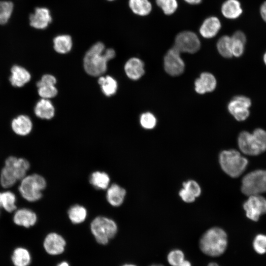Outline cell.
<instances>
[{
    "label": "cell",
    "instance_id": "47",
    "mask_svg": "<svg viewBox=\"0 0 266 266\" xmlns=\"http://www.w3.org/2000/svg\"><path fill=\"white\" fill-rule=\"evenodd\" d=\"M150 266H164L161 264H153V265H151Z\"/></svg>",
    "mask_w": 266,
    "mask_h": 266
},
{
    "label": "cell",
    "instance_id": "36",
    "mask_svg": "<svg viewBox=\"0 0 266 266\" xmlns=\"http://www.w3.org/2000/svg\"><path fill=\"white\" fill-rule=\"evenodd\" d=\"M185 260V255L179 249H174L170 251L167 256V261L171 266H178Z\"/></svg>",
    "mask_w": 266,
    "mask_h": 266
},
{
    "label": "cell",
    "instance_id": "1",
    "mask_svg": "<svg viewBox=\"0 0 266 266\" xmlns=\"http://www.w3.org/2000/svg\"><path fill=\"white\" fill-rule=\"evenodd\" d=\"M115 56L114 49L108 48L105 50L103 43L98 42L91 46L84 56V69L90 75H100L106 70L107 62Z\"/></svg>",
    "mask_w": 266,
    "mask_h": 266
},
{
    "label": "cell",
    "instance_id": "30",
    "mask_svg": "<svg viewBox=\"0 0 266 266\" xmlns=\"http://www.w3.org/2000/svg\"><path fill=\"white\" fill-rule=\"evenodd\" d=\"M110 177L105 172L97 171L92 173L90 177V183L96 189H107L110 183Z\"/></svg>",
    "mask_w": 266,
    "mask_h": 266
},
{
    "label": "cell",
    "instance_id": "22",
    "mask_svg": "<svg viewBox=\"0 0 266 266\" xmlns=\"http://www.w3.org/2000/svg\"><path fill=\"white\" fill-rule=\"evenodd\" d=\"M221 11L223 16L228 19H236L243 12L238 0H226L222 4Z\"/></svg>",
    "mask_w": 266,
    "mask_h": 266
},
{
    "label": "cell",
    "instance_id": "33",
    "mask_svg": "<svg viewBox=\"0 0 266 266\" xmlns=\"http://www.w3.org/2000/svg\"><path fill=\"white\" fill-rule=\"evenodd\" d=\"M98 83L101 86L102 92L106 96L109 97L114 95L117 91V83L110 76L100 77L98 80Z\"/></svg>",
    "mask_w": 266,
    "mask_h": 266
},
{
    "label": "cell",
    "instance_id": "8",
    "mask_svg": "<svg viewBox=\"0 0 266 266\" xmlns=\"http://www.w3.org/2000/svg\"><path fill=\"white\" fill-rule=\"evenodd\" d=\"M200 45V38L196 33L184 31L176 35L173 47L180 53L193 54L199 50Z\"/></svg>",
    "mask_w": 266,
    "mask_h": 266
},
{
    "label": "cell",
    "instance_id": "27",
    "mask_svg": "<svg viewBox=\"0 0 266 266\" xmlns=\"http://www.w3.org/2000/svg\"><path fill=\"white\" fill-rule=\"evenodd\" d=\"M53 42L54 50L60 54L68 53L71 50L72 46L71 37L67 34H61L55 36Z\"/></svg>",
    "mask_w": 266,
    "mask_h": 266
},
{
    "label": "cell",
    "instance_id": "18",
    "mask_svg": "<svg viewBox=\"0 0 266 266\" xmlns=\"http://www.w3.org/2000/svg\"><path fill=\"white\" fill-rule=\"evenodd\" d=\"M10 72L9 81L15 87H23L31 79V73L23 66L14 65L11 67Z\"/></svg>",
    "mask_w": 266,
    "mask_h": 266
},
{
    "label": "cell",
    "instance_id": "11",
    "mask_svg": "<svg viewBox=\"0 0 266 266\" xmlns=\"http://www.w3.org/2000/svg\"><path fill=\"white\" fill-rule=\"evenodd\" d=\"M243 208L249 219L257 221L261 215L266 213V199L260 195L249 196Z\"/></svg>",
    "mask_w": 266,
    "mask_h": 266
},
{
    "label": "cell",
    "instance_id": "45",
    "mask_svg": "<svg viewBox=\"0 0 266 266\" xmlns=\"http://www.w3.org/2000/svg\"><path fill=\"white\" fill-rule=\"evenodd\" d=\"M207 266H220L215 262H211L208 264Z\"/></svg>",
    "mask_w": 266,
    "mask_h": 266
},
{
    "label": "cell",
    "instance_id": "23",
    "mask_svg": "<svg viewBox=\"0 0 266 266\" xmlns=\"http://www.w3.org/2000/svg\"><path fill=\"white\" fill-rule=\"evenodd\" d=\"M126 194L125 189L116 184H112L108 187L106 192V199L112 206L117 207L123 202Z\"/></svg>",
    "mask_w": 266,
    "mask_h": 266
},
{
    "label": "cell",
    "instance_id": "39",
    "mask_svg": "<svg viewBox=\"0 0 266 266\" xmlns=\"http://www.w3.org/2000/svg\"><path fill=\"white\" fill-rule=\"evenodd\" d=\"M37 88L38 94L41 99L49 100L55 97L58 93L55 86H43Z\"/></svg>",
    "mask_w": 266,
    "mask_h": 266
},
{
    "label": "cell",
    "instance_id": "3",
    "mask_svg": "<svg viewBox=\"0 0 266 266\" xmlns=\"http://www.w3.org/2000/svg\"><path fill=\"white\" fill-rule=\"evenodd\" d=\"M237 142L243 153L250 156L259 155L266 150V131L261 128L255 129L252 133L243 131L238 136Z\"/></svg>",
    "mask_w": 266,
    "mask_h": 266
},
{
    "label": "cell",
    "instance_id": "19",
    "mask_svg": "<svg viewBox=\"0 0 266 266\" xmlns=\"http://www.w3.org/2000/svg\"><path fill=\"white\" fill-rule=\"evenodd\" d=\"M11 126L15 134L20 136H26L31 133L33 126L32 120L28 116L21 114L12 120Z\"/></svg>",
    "mask_w": 266,
    "mask_h": 266
},
{
    "label": "cell",
    "instance_id": "34",
    "mask_svg": "<svg viewBox=\"0 0 266 266\" xmlns=\"http://www.w3.org/2000/svg\"><path fill=\"white\" fill-rule=\"evenodd\" d=\"M217 49L219 54L223 57H232L231 37L224 35L219 38L217 42Z\"/></svg>",
    "mask_w": 266,
    "mask_h": 266
},
{
    "label": "cell",
    "instance_id": "43",
    "mask_svg": "<svg viewBox=\"0 0 266 266\" xmlns=\"http://www.w3.org/2000/svg\"><path fill=\"white\" fill-rule=\"evenodd\" d=\"M178 266H192V265L189 261L185 259Z\"/></svg>",
    "mask_w": 266,
    "mask_h": 266
},
{
    "label": "cell",
    "instance_id": "13",
    "mask_svg": "<svg viewBox=\"0 0 266 266\" xmlns=\"http://www.w3.org/2000/svg\"><path fill=\"white\" fill-rule=\"evenodd\" d=\"M16 157L10 156L5 161L4 166L0 174V183L4 188H9L14 185L18 181L15 161Z\"/></svg>",
    "mask_w": 266,
    "mask_h": 266
},
{
    "label": "cell",
    "instance_id": "40",
    "mask_svg": "<svg viewBox=\"0 0 266 266\" xmlns=\"http://www.w3.org/2000/svg\"><path fill=\"white\" fill-rule=\"evenodd\" d=\"M56 83V78L52 75L47 74L43 75L36 83V86L38 88L43 86H55Z\"/></svg>",
    "mask_w": 266,
    "mask_h": 266
},
{
    "label": "cell",
    "instance_id": "31",
    "mask_svg": "<svg viewBox=\"0 0 266 266\" xmlns=\"http://www.w3.org/2000/svg\"><path fill=\"white\" fill-rule=\"evenodd\" d=\"M14 10V4L11 0H0V26L8 24Z\"/></svg>",
    "mask_w": 266,
    "mask_h": 266
},
{
    "label": "cell",
    "instance_id": "38",
    "mask_svg": "<svg viewBox=\"0 0 266 266\" xmlns=\"http://www.w3.org/2000/svg\"><path fill=\"white\" fill-rule=\"evenodd\" d=\"M141 126L145 129H153L157 123L155 116L150 112H146L141 114L140 118Z\"/></svg>",
    "mask_w": 266,
    "mask_h": 266
},
{
    "label": "cell",
    "instance_id": "48",
    "mask_svg": "<svg viewBox=\"0 0 266 266\" xmlns=\"http://www.w3.org/2000/svg\"><path fill=\"white\" fill-rule=\"evenodd\" d=\"M123 266H135L133 265H132V264H127V265H124Z\"/></svg>",
    "mask_w": 266,
    "mask_h": 266
},
{
    "label": "cell",
    "instance_id": "7",
    "mask_svg": "<svg viewBox=\"0 0 266 266\" xmlns=\"http://www.w3.org/2000/svg\"><path fill=\"white\" fill-rule=\"evenodd\" d=\"M241 189L248 196L266 192V170H257L247 174L242 180Z\"/></svg>",
    "mask_w": 266,
    "mask_h": 266
},
{
    "label": "cell",
    "instance_id": "14",
    "mask_svg": "<svg viewBox=\"0 0 266 266\" xmlns=\"http://www.w3.org/2000/svg\"><path fill=\"white\" fill-rule=\"evenodd\" d=\"M66 244L65 240L61 235L56 233H50L44 238L43 247L48 254L57 255L64 252Z\"/></svg>",
    "mask_w": 266,
    "mask_h": 266
},
{
    "label": "cell",
    "instance_id": "37",
    "mask_svg": "<svg viewBox=\"0 0 266 266\" xmlns=\"http://www.w3.org/2000/svg\"><path fill=\"white\" fill-rule=\"evenodd\" d=\"M255 252L260 255L266 253V235L259 234L255 236L253 242Z\"/></svg>",
    "mask_w": 266,
    "mask_h": 266
},
{
    "label": "cell",
    "instance_id": "35",
    "mask_svg": "<svg viewBox=\"0 0 266 266\" xmlns=\"http://www.w3.org/2000/svg\"><path fill=\"white\" fill-rule=\"evenodd\" d=\"M157 6L166 15L173 14L177 9L178 4L177 0H155Z\"/></svg>",
    "mask_w": 266,
    "mask_h": 266
},
{
    "label": "cell",
    "instance_id": "42",
    "mask_svg": "<svg viewBox=\"0 0 266 266\" xmlns=\"http://www.w3.org/2000/svg\"><path fill=\"white\" fill-rule=\"evenodd\" d=\"M186 2L192 5H197L200 3L202 0H184Z\"/></svg>",
    "mask_w": 266,
    "mask_h": 266
},
{
    "label": "cell",
    "instance_id": "15",
    "mask_svg": "<svg viewBox=\"0 0 266 266\" xmlns=\"http://www.w3.org/2000/svg\"><path fill=\"white\" fill-rule=\"evenodd\" d=\"M37 220L36 213L31 209L26 208L16 210L13 217V221L15 225L27 229L33 226Z\"/></svg>",
    "mask_w": 266,
    "mask_h": 266
},
{
    "label": "cell",
    "instance_id": "9",
    "mask_svg": "<svg viewBox=\"0 0 266 266\" xmlns=\"http://www.w3.org/2000/svg\"><path fill=\"white\" fill-rule=\"evenodd\" d=\"M164 66L165 71L172 76L179 75L184 71L185 64L180 56V52L173 46L166 54Z\"/></svg>",
    "mask_w": 266,
    "mask_h": 266
},
{
    "label": "cell",
    "instance_id": "25",
    "mask_svg": "<svg viewBox=\"0 0 266 266\" xmlns=\"http://www.w3.org/2000/svg\"><path fill=\"white\" fill-rule=\"evenodd\" d=\"M11 259L14 266H29L32 261V257L27 248L17 247L14 249Z\"/></svg>",
    "mask_w": 266,
    "mask_h": 266
},
{
    "label": "cell",
    "instance_id": "46",
    "mask_svg": "<svg viewBox=\"0 0 266 266\" xmlns=\"http://www.w3.org/2000/svg\"><path fill=\"white\" fill-rule=\"evenodd\" d=\"M263 60L265 64L266 65V52L265 53L263 56Z\"/></svg>",
    "mask_w": 266,
    "mask_h": 266
},
{
    "label": "cell",
    "instance_id": "4",
    "mask_svg": "<svg viewBox=\"0 0 266 266\" xmlns=\"http://www.w3.org/2000/svg\"><path fill=\"white\" fill-rule=\"evenodd\" d=\"M219 162L222 170L233 178L240 176L248 164V160L233 149L222 151L219 156Z\"/></svg>",
    "mask_w": 266,
    "mask_h": 266
},
{
    "label": "cell",
    "instance_id": "28",
    "mask_svg": "<svg viewBox=\"0 0 266 266\" xmlns=\"http://www.w3.org/2000/svg\"><path fill=\"white\" fill-rule=\"evenodd\" d=\"M129 5L135 14L145 16L152 11V5L149 0H129Z\"/></svg>",
    "mask_w": 266,
    "mask_h": 266
},
{
    "label": "cell",
    "instance_id": "49",
    "mask_svg": "<svg viewBox=\"0 0 266 266\" xmlns=\"http://www.w3.org/2000/svg\"><path fill=\"white\" fill-rule=\"evenodd\" d=\"M108 1H113V0H107Z\"/></svg>",
    "mask_w": 266,
    "mask_h": 266
},
{
    "label": "cell",
    "instance_id": "5",
    "mask_svg": "<svg viewBox=\"0 0 266 266\" xmlns=\"http://www.w3.org/2000/svg\"><path fill=\"white\" fill-rule=\"evenodd\" d=\"M46 187V181L45 178L39 174L33 173L26 175L21 180L18 190L25 200L34 202L42 198V191Z\"/></svg>",
    "mask_w": 266,
    "mask_h": 266
},
{
    "label": "cell",
    "instance_id": "10",
    "mask_svg": "<svg viewBox=\"0 0 266 266\" xmlns=\"http://www.w3.org/2000/svg\"><path fill=\"white\" fill-rule=\"evenodd\" d=\"M251 105V101L249 98L243 96H237L230 101L228 108L229 112L236 120L243 121L249 117V108Z\"/></svg>",
    "mask_w": 266,
    "mask_h": 266
},
{
    "label": "cell",
    "instance_id": "41",
    "mask_svg": "<svg viewBox=\"0 0 266 266\" xmlns=\"http://www.w3.org/2000/svg\"><path fill=\"white\" fill-rule=\"evenodd\" d=\"M260 13L263 20L266 23V1H265L261 5Z\"/></svg>",
    "mask_w": 266,
    "mask_h": 266
},
{
    "label": "cell",
    "instance_id": "29",
    "mask_svg": "<svg viewBox=\"0 0 266 266\" xmlns=\"http://www.w3.org/2000/svg\"><path fill=\"white\" fill-rule=\"evenodd\" d=\"M16 197L10 191L0 192V207L8 212H12L17 209Z\"/></svg>",
    "mask_w": 266,
    "mask_h": 266
},
{
    "label": "cell",
    "instance_id": "26",
    "mask_svg": "<svg viewBox=\"0 0 266 266\" xmlns=\"http://www.w3.org/2000/svg\"><path fill=\"white\" fill-rule=\"evenodd\" d=\"M231 37L233 56L239 57L244 51L245 44L246 42V35L243 32L237 31Z\"/></svg>",
    "mask_w": 266,
    "mask_h": 266
},
{
    "label": "cell",
    "instance_id": "12",
    "mask_svg": "<svg viewBox=\"0 0 266 266\" xmlns=\"http://www.w3.org/2000/svg\"><path fill=\"white\" fill-rule=\"evenodd\" d=\"M29 26L37 30L46 29L52 21L50 10L45 7H36L29 15Z\"/></svg>",
    "mask_w": 266,
    "mask_h": 266
},
{
    "label": "cell",
    "instance_id": "6",
    "mask_svg": "<svg viewBox=\"0 0 266 266\" xmlns=\"http://www.w3.org/2000/svg\"><path fill=\"white\" fill-rule=\"evenodd\" d=\"M118 227L113 220L103 216H98L91 222V230L97 241L106 244L117 232Z\"/></svg>",
    "mask_w": 266,
    "mask_h": 266
},
{
    "label": "cell",
    "instance_id": "2",
    "mask_svg": "<svg viewBox=\"0 0 266 266\" xmlns=\"http://www.w3.org/2000/svg\"><path fill=\"white\" fill-rule=\"evenodd\" d=\"M228 246V237L225 231L219 227L207 230L201 236L199 247L205 255L217 257L223 255Z\"/></svg>",
    "mask_w": 266,
    "mask_h": 266
},
{
    "label": "cell",
    "instance_id": "16",
    "mask_svg": "<svg viewBox=\"0 0 266 266\" xmlns=\"http://www.w3.org/2000/svg\"><path fill=\"white\" fill-rule=\"evenodd\" d=\"M221 28V23L219 19L211 16L204 20L199 28L201 36L205 38H211L215 37Z\"/></svg>",
    "mask_w": 266,
    "mask_h": 266
},
{
    "label": "cell",
    "instance_id": "20",
    "mask_svg": "<svg viewBox=\"0 0 266 266\" xmlns=\"http://www.w3.org/2000/svg\"><path fill=\"white\" fill-rule=\"evenodd\" d=\"M217 81L213 74L209 72H203L200 77L195 82V89L199 94L214 91L216 87Z\"/></svg>",
    "mask_w": 266,
    "mask_h": 266
},
{
    "label": "cell",
    "instance_id": "17",
    "mask_svg": "<svg viewBox=\"0 0 266 266\" xmlns=\"http://www.w3.org/2000/svg\"><path fill=\"white\" fill-rule=\"evenodd\" d=\"M183 188L179 192L182 200L187 203L194 201L201 194V188L195 180H190L183 183Z\"/></svg>",
    "mask_w": 266,
    "mask_h": 266
},
{
    "label": "cell",
    "instance_id": "21",
    "mask_svg": "<svg viewBox=\"0 0 266 266\" xmlns=\"http://www.w3.org/2000/svg\"><path fill=\"white\" fill-rule=\"evenodd\" d=\"M124 69L128 77L133 80H137L144 73L143 62L137 58L130 59L126 63Z\"/></svg>",
    "mask_w": 266,
    "mask_h": 266
},
{
    "label": "cell",
    "instance_id": "32",
    "mask_svg": "<svg viewBox=\"0 0 266 266\" xmlns=\"http://www.w3.org/2000/svg\"><path fill=\"white\" fill-rule=\"evenodd\" d=\"M87 215L86 209L83 206L75 204L70 207L68 210L69 220L73 224H80L84 222Z\"/></svg>",
    "mask_w": 266,
    "mask_h": 266
},
{
    "label": "cell",
    "instance_id": "24",
    "mask_svg": "<svg viewBox=\"0 0 266 266\" xmlns=\"http://www.w3.org/2000/svg\"><path fill=\"white\" fill-rule=\"evenodd\" d=\"M34 112L38 118L42 119H51L55 114V108L48 99H41L36 103Z\"/></svg>",
    "mask_w": 266,
    "mask_h": 266
},
{
    "label": "cell",
    "instance_id": "44",
    "mask_svg": "<svg viewBox=\"0 0 266 266\" xmlns=\"http://www.w3.org/2000/svg\"><path fill=\"white\" fill-rule=\"evenodd\" d=\"M57 266H69L67 263L66 262H63L58 264Z\"/></svg>",
    "mask_w": 266,
    "mask_h": 266
}]
</instances>
